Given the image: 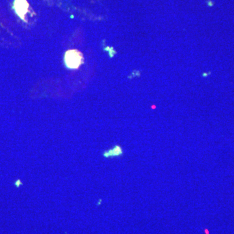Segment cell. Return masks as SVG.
<instances>
[{
    "instance_id": "1",
    "label": "cell",
    "mask_w": 234,
    "mask_h": 234,
    "mask_svg": "<svg viewBox=\"0 0 234 234\" xmlns=\"http://www.w3.org/2000/svg\"><path fill=\"white\" fill-rule=\"evenodd\" d=\"M65 61L68 68L76 69L83 63V54L77 50H68L65 53Z\"/></svg>"
},
{
    "instance_id": "2",
    "label": "cell",
    "mask_w": 234,
    "mask_h": 234,
    "mask_svg": "<svg viewBox=\"0 0 234 234\" xmlns=\"http://www.w3.org/2000/svg\"><path fill=\"white\" fill-rule=\"evenodd\" d=\"M14 7L16 14L22 19L24 20L25 15L27 12L29 7V4L26 0H15Z\"/></svg>"
},
{
    "instance_id": "3",
    "label": "cell",
    "mask_w": 234,
    "mask_h": 234,
    "mask_svg": "<svg viewBox=\"0 0 234 234\" xmlns=\"http://www.w3.org/2000/svg\"><path fill=\"white\" fill-rule=\"evenodd\" d=\"M123 152L120 146H114L113 148H112L109 150L105 152V153L103 154V156L105 157H116L121 156Z\"/></svg>"
}]
</instances>
